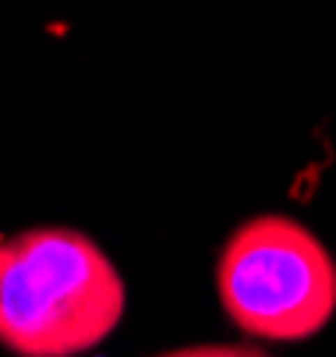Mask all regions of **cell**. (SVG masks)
Listing matches in <instances>:
<instances>
[{
	"label": "cell",
	"instance_id": "6da1fadb",
	"mask_svg": "<svg viewBox=\"0 0 336 357\" xmlns=\"http://www.w3.org/2000/svg\"><path fill=\"white\" fill-rule=\"evenodd\" d=\"M124 315V283L92 237L36 227L0 241V343L18 357H75Z\"/></svg>",
	"mask_w": 336,
	"mask_h": 357
},
{
	"label": "cell",
	"instance_id": "7a4b0ae2",
	"mask_svg": "<svg viewBox=\"0 0 336 357\" xmlns=\"http://www.w3.org/2000/svg\"><path fill=\"white\" fill-rule=\"evenodd\" d=\"M216 283L234 326L262 340H308L336 312V262L308 227L276 213L230 234Z\"/></svg>",
	"mask_w": 336,
	"mask_h": 357
},
{
	"label": "cell",
	"instance_id": "3957f363",
	"mask_svg": "<svg viewBox=\"0 0 336 357\" xmlns=\"http://www.w3.org/2000/svg\"><path fill=\"white\" fill-rule=\"evenodd\" d=\"M160 357H269V354L255 347H181Z\"/></svg>",
	"mask_w": 336,
	"mask_h": 357
}]
</instances>
